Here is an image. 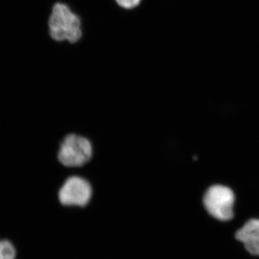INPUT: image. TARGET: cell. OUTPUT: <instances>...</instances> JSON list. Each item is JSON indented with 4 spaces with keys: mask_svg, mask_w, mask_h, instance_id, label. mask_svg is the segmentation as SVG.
<instances>
[{
    "mask_svg": "<svg viewBox=\"0 0 259 259\" xmlns=\"http://www.w3.org/2000/svg\"><path fill=\"white\" fill-rule=\"evenodd\" d=\"M236 238L250 254L259 256V219H250L237 231Z\"/></svg>",
    "mask_w": 259,
    "mask_h": 259,
    "instance_id": "5",
    "label": "cell"
},
{
    "mask_svg": "<svg viewBox=\"0 0 259 259\" xmlns=\"http://www.w3.org/2000/svg\"><path fill=\"white\" fill-rule=\"evenodd\" d=\"M49 27L51 37L56 41L67 40L74 44L82 35L79 17L64 3H56L53 7Z\"/></svg>",
    "mask_w": 259,
    "mask_h": 259,
    "instance_id": "1",
    "label": "cell"
},
{
    "mask_svg": "<svg viewBox=\"0 0 259 259\" xmlns=\"http://www.w3.org/2000/svg\"><path fill=\"white\" fill-rule=\"evenodd\" d=\"M115 1L121 8L131 10L139 6L141 0H115Z\"/></svg>",
    "mask_w": 259,
    "mask_h": 259,
    "instance_id": "7",
    "label": "cell"
},
{
    "mask_svg": "<svg viewBox=\"0 0 259 259\" xmlns=\"http://www.w3.org/2000/svg\"><path fill=\"white\" fill-rule=\"evenodd\" d=\"M203 204L207 212L218 221H231L234 215L235 194L226 186L209 187L204 193Z\"/></svg>",
    "mask_w": 259,
    "mask_h": 259,
    "instance_id": "3",
    "label": "cell"
},
{
    "mask_svg": "<svg viewBox=\"0 0 259 259\" xmlns=\"http://www.w3.org/2000/svg\"><path fill=\"white\" fill-rule=\"evenodd\" d=\"M93 145L85 136L76 134L66 135L58 152V160L66 168H81L93 158Z\"/></svg>",
    "mask_w": 259,
    "mask_h": 259,
    "instance_id": "2",
    "label": "cell"
},
{
    "mask_svg": "<svg viewBox=\"0 0 259 259\" xmlns=\"http://www.w3.org/2000/svg\"><path fill=\"white\" fill-rule=\"evenodd\" d=\"M17 250L8 239H0V259H16Z\"/></svg>",
    "mask_w": 259,
    "mask_h": 259,
    "instance_id": "6",
    "label": "cell"
},
{
    "mask_svg": "<svg viewBox=\"0 0 259 259\" xmlns=\"http://www.w3.org/2000/svg\"><path fill=\"white\" fill-rule=\"evenodd\" d=\"M93 196L92 184L86 178L77 175L68 177L58 194L59 202L66 207H86Z\"/></svg>",
    "mask_w": 259,
    "mask_h": 259,
    "instance_id": "4",
    "label": "cell"
}]
</instances>
